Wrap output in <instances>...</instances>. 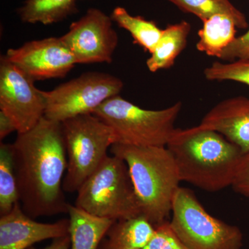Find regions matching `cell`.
<instances>
[{
	"label": "cell",
	"instance_id": "6da1fadb",
	"mask_svg": "<svg viewBox=\"0 0 249 249\" xmlns=\"http://www.w3.org/2000/svg\"><path fill=\"white\" fill-rule=\"evenodd\" d=\"M12 147L19 203L31 217L68 213L63 190L67 156L62 123L44 116L34 128L18 134Z\"/></svg>",
	"mask_w": 249,
	"mask_h": 249
},
{
	"label": "cell",
	"instance_id": "7a4b0ae2",
	"mask_svg": "<svg viewBox=\"0 0 249 249\" xmlns=\"http://www.w3.org/2000/svg\"><path fill=\"white\" fill-rule=\"evenodd\" d=\"M181 181L208 192L231 186L243 153L222 134L199 125L175 128L166 145Z\"/></svg>",
	"mask_w": 249,
	"mask_h": 249
},
{
	"label": "cell",
	"instance_id": "3957f363",
	"mask_svg": "<svg viewBox=\"0 0 249 249\" xmlns=\"http://www.w3.org/2000/svg\"><path fill=\"white\" fill-rule=\"evenodd\" d=\"M110 151L127 165L142 215L154 226L167 220L181 181L169 150L115 143Z\"/></svg>",
	"mask_w": 249,
	"mask_h": 249
},
{
	"label": "cell",
	"instance_id": "277c9868",
	"mask_svg": "<svg viewBox=\"0 0 249 249\" xmlns=\"http://www.w3.org/2000/svg\"><path fill=\"white\" fill-rule=\"evenodd\" d=\"M181 101L165 109H145L120 95L109 98L93 113L110 127L116 143L137 147L166 146L182 109Z\"/></svg>",
	"mask_w": 249,
	"mask_h": 249
},
{
	"label": "cell",
	"instance_id": "5b68a950",
	"mask_svg": "<svg viewBox=\"0 0 249 249\" xmlns=\"http://www.w3.org/2000/svg\"><path fill=\"white\" fill-rule=\"evenodd\" d=\"M77 193L75 206L93 215L116 222L142 214L128 167L117 156H108Z\"/></svg>",
	"mask_w": 249,
	"mask_h": 249
},
{
	"label": "cell",
	"instance_id": "8992f818",
	"mask_svg": "<svg viewBox=\"0 0 249 249\" xmlns=\"http://www.w3.org/2000/svg\"><path fill=\"white\" fill-rule=\"evenodd\" d=\"M62 125L67 156L63 190L74 193L107 158L115 137L110 127L93 114L76 116Z\"/></svg>",
	"mask_w": 249,
	"mask_h": 249
},
{
	"label": "cell",
	"instance_id": "52a82bcc",
	"mask_svg": "<svg viewBox=\"0 0 249 249\" xmlns=\"http://www.w3.org/2000/svg\"><path fill=\"white\" fill-rule=\"evenodd\" d=\"M172 213V227L188 249H240L243 245L240 229L210 214L188 188H178Z\"/></svg>",
	"mask_w": 249,
	"mask_h": 249
},
{
	"label": "cell",
	"instance_id": "ba28073f",
	"mask_svg": "<svg viewBox=\"0 0 249 249\" xmlns=\"http://www.w3.org/2000/svg\"><path fill=\"white\" fill-rule=\"evenodd\" d=\"M124 86L120 78L109 73L85 72L53 90L44 91L45 117L62 123L76 116L93 114L107 100L119 95Z\"/></svg>",
	"mask_w": 249,
	"mask_h": 249
},
{
	"label": "cell",
	"instance_id": "9c48e42d",
	"mask_svg": "<svg viewBox=\"0 0 249 249\" xmlns=\"http://www.w3.org/2000/svg\"><path fill=\"white\" fill-rule=\"evenodd\" d=\"M34 82L6 55H1L0 111L13 121L18 134L31 130L45 116L44 91L37 89Z\"/></svg>",
	"mask_w": 249,
	"mask_h": 249
},
{
	"label": "cell",
	"instance_id": "30bf717a",
	"mask_svg": "<svg viewBox=\"0 0 249 249\" xmlns=\"http://www.w3.org/2000/svg\"><path fill=\"white\" fill-rule=\"evenodd\" d=\"M110 16L90 8L80 19L72 22L61 37L74 55L77 64L111 63L119 36Z\"/></svg>",
	"mask_w": 249,
	"mask_h": 249
},
{
	"label": "cell",
	"instance_id": "8fae6325",
	"mask_svg": "<svg viewBox=\"0 0 249 249\" xmlns=\"http://www.w3.org/2000/svg\"><path fill=\"white\" fill-rule=\"evenodd\" d=\"M5 55L35 81L64 78L77 65L61 37L29 41L18 48L8 49Z\"/></svg>",
	"mask_w": 249,
	"mask_h": 249
},
{
	"label": "cell",
	"instance_id": "7c38bea8",
	"mask_svg": "<svg viewBox=\"0 0 249 249\" xmlns=\"http://www.w3.org/2000/svg\"><path fill=\"white\" fill-rule=\"evenodd\" d=\"M70 219L40 223L28 215L19 202L11 212L0 217V249H27L49 239L69 235Z\"/></svg>",
	"mask_w": 249,
	"mask_h": 249
},
{
	"label": "cell",
	"instance_id": "4fadbf2b",
	"mask_svg": "<svg viewBox=\"0 0 249 249\" xmlns=\"http://www.w3.org/2000/svg\"><path fill=\"white\" fill-rule=\"evenodd\" d=\"M199 124L222 134L243 155L249 152V98L223 100L208 111Z\"/></svg>",
	"mask_w": 249,
	"mask_h": 249
},
{
	"label": "cell",
	"instance_id": "5bb4252c",
	"mask_svg": "<svg viewBox=\"0 0 249 249\" xmlns=\"http://www.w3.org/2000/svg\"><path fill=\"white\" fill-rule=\"evenodd\" d=\"M69 235L71 249H99L103 239L115 221L99 217L70 204Z\"/></svg>",
	"mask_w": 249,
	"mask_h": 249
},
{
	"label": "cell",
	"instance_id": "9a60e30c",
	"mask_svg": "<svg viewBox=\"0 0 249 249\" xmlns=\"http://www.w3.org/2000/svg\"><path fill=\"white\" fill-rule=\"evenodd\" d=\"M191 29L189 22L182 20L169 24L163 29L160 41L147 58L146 65L149 71L155 73L173 67L176 59L186 48Z\"/></svg>",
	"mask_w": 249,
	"mask_h": 249
},
{
	"label": "cell",
	"instance_id": "2e32d148",
	"mask_svg": "<svg viewBox=\"0 0 249 249\" xmlns=\"http://www.w3.org/2000/svg\"><path fill=\"white\" fill-rule=\"evenodd\" d=\"M155 227L145 216L116 221L107 240L99 249H142L152 238Z\"/></svg>",
	"mask_w": 249,
	"mask_h": 249
},
{
	"label": "cell",
	"instance_id": "e0dca14e",
	"mask_svg": "<svg viewBox=\"0 0 249 249\" xmlns=\"http://www.w3.org/2000/svg\"><path fill=\"white\" fill-rule=\"evenodd\" d=\"M198 31L199 40L196 47L199 52L218 59L224 50L235 40L237 24L230 16L217 14L201 21Z\"/></svg>",
	"mask_w": 249,
	"mask_h": 249
},
{
	"label": "cell",
	"instance_id": "ac0fdd59",
	"mask_svg": "<svg viewBox=\"0 0 249 249\" xmlns=\"http://www.w3.org/2000/svg\"><path fill=\"white\" fill-rule=\"evenodd\" d=\"M77 0H26L18 9L24 23L44 25L58 23L78 12Z\"/></svg>",
	"mask_w": 249,
	"mask_h": 249
},
{
	"label": "cell",
	"instance_id": "d6986e66",
	"mask_svg": "<svg viewBox=\"0 0 249 249\" xmlns=\"http://www.w3.org/2000/svg\"><path fill=\"white\" fill-rule=\"evenodd\" d=\"M113 22L132 36L134 43L145 52L152 53L158 43L162 30L155 21L147 20L142 16H134L121 6L114 8L110 15Z\"/></svg>",
	"mask_w": 249,
	"mask_h": 249
},
{
	"label": "cell",
	"instance_id": "ffe728a7",
	"mask_svg": "<svg viewBox=\"0 0 249 249\" xmlns=\"http://www.w3.org/2000/svg\"><path fill=\"white\" fill-rule=\"evenodd\" d=\"M178 9L194 15L201 21L217 14L230 16L237 24V29L249 28L245 15L236 8L230 0H168Z\"/></svg>",
	"mask_w": 249,
	"mask_h": 249
},
{
	"label": "cell",
	"instance_id": "44dd1931",
	"mask_svg": "<svg viewBox=\"0 0 249 249\" xmlns=\"http://www.w3.org/2000/svg\"><path fill=\"white\" fill-rule=\"evenodd\" d=\"M19 202L11 144H0V216L8 214Z\"/></svg>",
	"mask_w": 249,
	"mask_h": 249
},
{
	"label": "cell",
	"instance_id": "7402d4cb",
	"mask_svg": "<svg viewBox=\"0 0 249 249\" xmlns=\"http://www.w3.org/2000/svg\"><path fill=\"white\" fill-rule=\"evenodd\" d=\"M204 75L209 81H233L249 86V59L213 62L205 69Z\"/></svg>",
	"mask_w": 249,
	"mask_h": 249
},
{
	"label": "cell",
	"instance_id": "603a6c76",
	"mask_svg": "<svg viewBox=\"0 0 249 249\" xmlns=\"http://www.w3.org/2000/svg\"><path fill=\"white\" fill-rule=\"evenodd\" d=\"M155 227L152 238L142 249H188L177 235L169 221L165 220Z\"/></svg>",
	"mask_w": 249,
	"mask_h": 249
},
{
	"label": "cell",
	"instance_id": "cb8c5ba5",
	"mask_svg": "<svg viewBox=\"0 0 249 249\" xmlns=\"http://www.w3.org/2000/svg\"><path fill=\"white\" fill-rule=\"evenodd\" d=\"M237 59H249V28L243 35L235 40L223 52L219 60L231 62Z\"/></svg>",
	"mask_w": 249,
	"mask_h": 249
},
{
	"label": "cell",
	"instance_id": "d4e9b609",
	"mask_svg": "<svg viewBox=\"0 0 249 249\" xmlns=\"http://www.w3.org/2000/svg\"><path fill=\"white\" fill-rule=\"evenodd\" d=\"M231 186L239 194L249 197V152L242 155Z\"/></svg>",
	"mask_w": 249,
	"mask_h": 249
},
{
	"label": "cell",
	"instance_id": "484cf974",
	"mask_svg": "<svg viewBox=\"0 0 249 249\" xmlns=\"http://www.w3.org/2000/svg\"><path fill=\"white\" fill-rule=\"evenodd\" d=\"M14 131L17 132L14 123L3 111H0V140H4Z\"/></svg>",
	"mask_w": 249,
	"mask_h": 249
},
{
	"label": "cell",
	"instance_id": "4316f807",
	"mask_svg": "<svg viewBox=\"0 0 249 249\" xmlns=\"http://www.w3.org/2000/svg\"><path fill=\"white\" fill-rule=\"evenodd\" d=\"M70 247H71V239L69 235L60 238L54 239L52 243L45 248L36 249L31 247L27 249H70Z\"/></svg>",
	"mask_w": 249,
	"mask_h": 249
}]
</instances>
